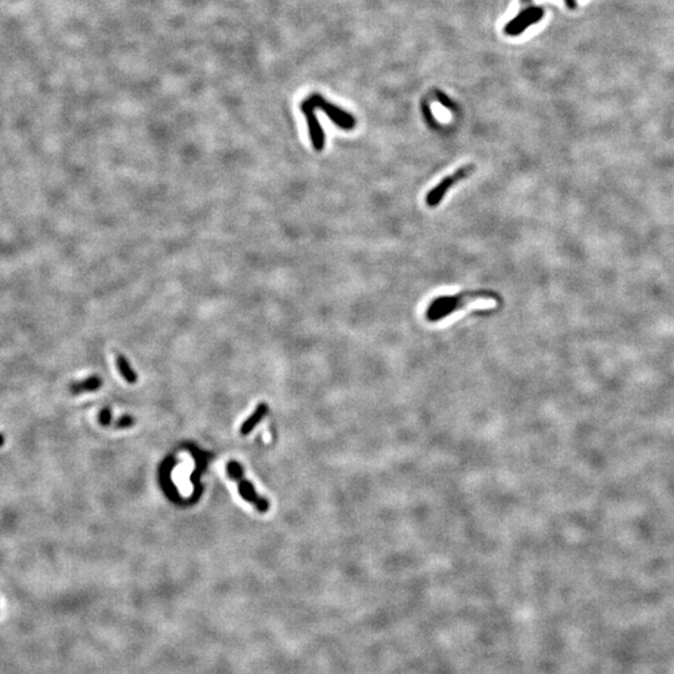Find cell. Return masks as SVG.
<instances>
[{"instance_id":"4","label":"cell","mask_w":674,"mask_h":674,"mask_svg":"<svg viewBox=\"0 0 674 674\" xmlns=\"http://www.w3.org/2000/svg\"><path fill=\"white\" fill-rule=\"evenodd\" d=\"M475 170V165H464L462 168H460L458 170L455 171L451 175L446 176L445 179L441 180L439 185H436V186L426 195V204H427L430 207H434V206L439 205L441 201H442V199H444L446 193L450 190L451 186L456 185L457 182H461L463 179H466L467 176L471 175Z\"/></svg>"},{"instance_id":"11","label":"cell","mask_w":674,"mask_h":674,"mask_svg":"<svg viewBox=\"0 0 674 674\" xmlns=\"http://www.w3.org/2000/svg\"><path fill=\"white\" fill-rule=\"evenodd\" d=\"M112 411L109 410V409H103L99 415L100 423H101L103 426H109V425H112Z\"/></svg>"},{"instance_id":"7","label":"cell","mask_w":674,"mask_h":674,"mask_svg":"<svg viewBox=\"0 0 674 674\" xmlns=\"http://www.w3.org/2000/svg\"><path fill=\"white\" fill-rule=\"evenodd\" d=\"M101 385H103V380L100 379L99 376H90V377L85 379V380L71 383L69 390H71V393H73V395L94 393L96 390H99Z\"/></svg>"},{"instance_id":"13","label":"cell","mask_w":674,"mask_h":674,"mask_svg":"<svg viewBox=\"0 0 674 674\" xmlns=\"http://www.w3.org/2000/svg\"><path fill=\"white\" fill-rule=\"evenodd\" d=\"M4 445H6V437L0 434V447H3Z\"/></svg>"},{"instance_id":"12","label":"cell","mask_w":674,"mask_h":674,"mask_svg":"<svg viewBox=\"0 0 674 674\" xmlns=\"http://www.w3.org/2000/svg\"><path fill=\"white\" fill-rule=\"evenodd\" d=\"M566 4H567V6L571 8V9H573V8H576V6H577V4H576V0H566Z\"/></svg>"},{"instance_id":"3","label":"cell","mask_w":674,"mask_h":674,"mask_svg":"<svg viewBox=\"0 0 674 674\" xmlns=\"http://www.w3.org/2000/svg\"><path fill=\"white\" fill-rule=\"evenodd\" d=\"M307 100L315 109H321L323 112H326L330 120L341 129L352 130L356 126V119L352 117L351 114L344 112L340 108L328 103V100L323 99L321 95L312 94L307 98Z\"/></svg>"},{"instance_id":"2","label":"cell","mask_w":674,"mask_h":674,"mask_svg":"<svg viewBox=\"0 0 674 674\" xmlns=\"http://www.w3.org/2000/svg\"><path fill=\"white\" fill-rule=\"evenodd\" d=\"M226 471H228L230 478H233L234 481L237 482L239 492H240L242 499L254 504V506H256L258 512H261V513H265V512L269 511V501L264 497H261V496H258L251 483L247 481V478H244L240 463L236 462V461H230L226 466Z\"/></svg>"},{"instance_id":"10","label":"cell","mask_w":674,"mask_h":674,"mask_svg":"<svg viewBox=\"0 0 674 674\" xmlns=\"http://www.w3.org/2000/svg\"><path fill=\"white\" fill-rule=\"evenodd\" d=\"M135 423V420L131 416H123L120 417L119 420L115 421L114 426L117 428H128L130 426H133Z\"/></svg>"},{"instance_id":"8","label":"cell","mask_w":674,"mask_h":674,"mask_svg":"<svg viewBox=\"0 0 674 674\" xmlns=\"http://www.w3.org/2000/svg\"><path fill=\"white\" fill-rule=\"evenodd\" d=\"M268 412H269V406H268V404H258L256 410L254 411L251 416L249 417L247 421L242 423V426H241L240 428V434H242V436H247V434H250L252 430L255 428V426L263 420V417L268 415Z\"/></svg>"},{"instance_id":"9","label":"cell","mask_w":674,"mask_h":674,"mask_svg":"<svg viewBox=\"0 0 674 674\" xmlns=\"http://www.w3.org/2000/svg\"><path fill=\"white\" fill-rule=\"evenodd\" d=\"M117 366L119 372H120V375L123 376L125 381L129 382V383H136V381H138V375H136L134 369H131L129 361L126 360L125 356H123V355H117Z\"/></svg>"},{"instance_id":"6","label":"cell","mask_w":674,"mask_h":674,"mask_svg":"<svg viewBox=\"0 0 674 674\" xmlns=\"http://www.w3.org/2000/svg\"><path fill=\"white\" fill-rule=\"evenodd\" d=\"M301 112L305 115L306 120H307L312 147H315V150H317V152H321L325 147V133H323V128L317 120L315 108L311 105L309 100L306 99L301 103Z\"/></svg>"},{"instance_id":"1","label":"cell","mask_w":674,"mask_h":674,"mask_svg":"<svg viewBox=\"0 0 674 674\" xmlns=\"http://www.w3.org/2000/svg\"><path fill=\"white\" fill-rule=\"evenodd\" d=\"M478 299L499 300V298L497 293L492 291H467L453 296H440L432 300V302L428 305L426 317L428 321L432 323L440 321L441 318L450 316L471 302L478 301Z\"/></svg>"},{"instance_id":"5","label":"cell","mask_w":674,"mask_h":674,"mask_svg":"<svg viewBox=\"0 0 674 674\" xmlns=\"http://www.w3.org/2000/svg\"><path fill=\"white\" fill-rule=\"evenodd\" d=\"M545 15V12L542 8L539 6H529L525 10H522L516 18L512 19L510 23L504 27V33L507 36H520L525 30L527 29L529 25L539 22L542 17Z\"/></svg>"}]
</instances>
